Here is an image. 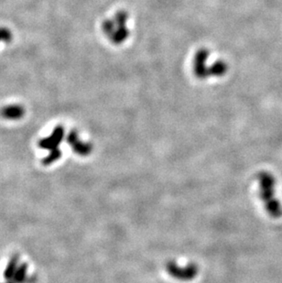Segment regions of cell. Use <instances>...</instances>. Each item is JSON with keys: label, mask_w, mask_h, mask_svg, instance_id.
Returning a JSON list of instances; mask_svg holds the SVG:
<instances>
[{"label": "cell", "mask_w": 282, "mask_h": 283, "mask_svg": "<svg viewBox=\"0 0 282 283\" xmlns=\"http://www.w3.org/2000/svg\"><path fill=\"white\" fill-rule=\"evenodd\" d=\"M258 182L259 187V196L267 212L275 219L282 217V206L276 198L274 176L269 172L262 171L258 175Z\"/></svg>", "instance_id": "6da1fadb"}, {"label": "cell", "mask_w": 282, "mask_h": 283, "mask_svg": "<svg viewBox=\"0 0 282 283\" xmlns=\"http://www.w3.org/2000/svg\"><path fill=\"white\" fill-rule=\"evenodd\" d=\"M64 129L63 127L59 126L54 128L52 133L49 135V137L42 139L39 142V147L41 149H48V150H53L58 149V146L64 139Z\"/></svg>", "instance_id": "7a4b0ae2"}, {"label": "cell", "mask_w": 282, "mask_h": 283, "mask_svg": "<svg viewBox=\"0 0 282 283\" xmlns=\"http://www.w3.org/2000/svg\"><path fill=\"white\" fill-rule=\"evenodd\" d=\"M25 107L20 104L7 105L0 110V116L7 120H20L25 116Z\"/></svg>", "instance_id": "3957f363"}, {"label": "cell", "mask_w": 282, "mask_h": 283, "mask_svg": "<svg viewBox=\"0 0 282 283\" xmlns=\"http://www.w3.org/2000/svg\"><path fill=\"white\" fill-rule=\"evenodd\" d=\"M20 265V255L14 254L7 262V267L4 271V277L7 281H12L15 272Z\"/></svg>", "instance_id": "277c9868"}, {"label": "cell", "mask_w": 282, "mask_h": 283, "mask_svg": "<svg viewBox=\"0 0 282 283\" xmlns=\"http://www.w3.org/2000/svg\"><path fill=\"white\" fill-rule=\"evenodd\" d=\"M28 264L23 262L19 265L18 269L15 272L14 276L12 281L15 283H25L27 278H28Z\"/></svg>", "instance_id": "5b68a950"}, {"label": "cell", "mask_w": 282, "mask_h": 283, "mask_svg": "<svg viewBox=\"0 0 282 283\" xmlns=\"http://www.w3.org/2000/svg\"><path fill=\"white\" fill-rule=\"evenodd\" d=\"M61 156H62V151L60 149H56L50 150L49 154L45 158H43V163L44 165H50V164L58 161Z\"/></svg>", "instance_id": "8992f818"}, {"label": "cell", "mask_w": 282, "mask_h": 283, "mask_svg": "<svg viewBox=\"0 0 282 283\" xmlns=\"http://www.w3.org/2000/svg\"><path fill=\"white\" fill-rule=\"evenodd\" d=\"M226 70H227V66L224 62H217L216 64L212 65L210 73L215 76H222L226 73Z\"/></svg>", "instance_id": "52a82bcc"}, {"label": "cell", "mask_w": 282, "mask_h": 283, "mask_svg": "<svg viewBox=\"0 0 282 283\" xmlns=\"http://www.w3.org/2000/svg\"><path fill=\"white\" fill-rule=\"evenodd\" d=\"M13 40V33L10 28L0 27V43H10Z\"/></svg>", "instance_id": "ba28073f"}, {"label": "cell", "mask_w": 282, "mask_h": 283, "mask_svg": "<svg viewBox=\"0 0 282 283\" xmlns=\"http://www.w3.org/2000/svg\"><path fill=\"white\" fill-rule=\"evenodd\" d=\"M7 283H15L14 282H13V281H7Z\"/></svg>", "instance_id": "9c48e42d"}]
</instances>
